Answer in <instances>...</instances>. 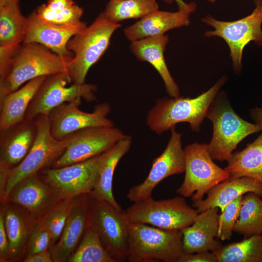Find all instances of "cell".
<instances>
[{"mask_svg": "<svg viewBox=\"0 0 262 262\" xmlns=\"http://www.w3.org/2000/svg\"><path fill=\"white\" fill-rule=\"evenodd\" d=\"M81 99L64 103L53 109L48 115L53 137L62 140L82 129L96 127H113V122L107 118L110 107L107 103L96 105L93 112L79 108Z\"/></svg>", "mask_w": 262, "mask_h": 262, "instance_id": "15", "label": "cell"}, {"mask_svg": "<svg viewBox=\"0 0 262 262\" xmlns=\"http://www.w3.org/2000/svg\"><path fill=\"white\" fill-rule=\"evenodd\" d=\"M183 253L181 230L129 222L126 260L129 262H178Z\"/></svg>", "mask_w": 262, "mask_h": 262, "instance_id": "3", "label": "cell"}, {"mask_svg": "<svg viewBox=\"0 0 262 262\" xmlns=\"http://www.w3.org/2000/svg\"><path fill=\"white\" fill-rule=\"evenodd\" d=\"M261 198L252 192L243 195L234 232L246 237L262 233V200Z\"/></svg>", "mask_w": 262, "mask_h": 262, "instance_id": "30", "label": "cell"}, {"mask_svg": "<svg viewBox=\"0 0 262 262\" xmlns=\"http://www.w3.org/2000/svg\"><path fill=\"white\" fill-rule=\"evenodd\" d=\"M0 210L9 243L10 261L22 262L38 219L24 208L9 202L2 203Z\"/></svg>", "mask_w": 262, "mask_h": 262, "instance_id": "18", "label": "cell"}, {"mask_svg": "<svg viewBox=\"0 0 262 262\" xmlns=\"http://www.w3.org/2000/svg\"><path fill=\"white\" fill-rule=\"evenodd\" d=\"M77 197L60 199L38 220L49 231L52 246L58 240Z\"/></svg>", "mask_w": 262, "mask_h": 262, "instance_id": "33", "label": "cell"}, {"mask_svg": "<svg viewBox=\"0 0 262 262\" xmlns=\"http://www.w3.org/2000/svg\"><path fill=\"white\" fill-rule=\"evenodd\" d=\"M67 73L47 76L31 102L25 119L33 120L38 115H48L54 108L66 102L84 99L87 101L96 99L97 87L91 84L71 83Z\"/></svg>", "mask_w": 262, "mask_h": 262, "instance_id": "11", "label": "cell"}, {"mask_svg": "<svg viewBox=\"0 0 262 262\" xmlns=\"http://www.w3.org/2000/svg\"><path fill=\"white\" fill-rule=\"evenodd\" d=\"M120 27L119 23L108 19L103 12L90 25L70 39L66 47L73 57L68 64L67 72L72 83H85L89 69L104 54L113 34Z\"/></svg>", "mask_w": 262, "mask_h": 262, "instance_id": "5", "label": "cell"}, {"mask_svg": "<svg viewBox=\"0 0 262 262\" xmlns=\"http://www.w3.org/2000/svg\"><path fill=\"white\" fill-rule=\"evenodd\" d=\"M213 124V135L208 145L213 160L228 161L238 144L247 136L262 131L256 123L248 122L238 115L224 93L218 92L206 115Z\"/></svg>", "mask_w": 262, "mask_h": 262, "instance_id": "4", "label": "cell"}, {"mask_svg": "<svg viewBox=\"0 0 262 262\" xmlns=\"http://www.w3.org/2000/svg\"><path fill=\"white\" fill-rule=\"evenodd\" d=\"M23 262H53L50 249L26 256Z\"/></svg>", "mask_w": 262, "mask_h": 262, "instance_id": "40", "label": "cell"}, {"mask_svg": "<svg viewBox=\"0 0 262 262\" xmlns=\"http://www.w3.org/2000/svg\"><path fill=\"white\" fill-rule=\"evenodd\" d=\"M226 81V76L222 77L209 90L194 98L179 96L157 99L147 114V125L161 134L178 123L187 122L193 131L199 132L211 103Z\"/></svg>", "mask_w": 262, "mask_h": 262, "instance_id": "2", "label": "cell"}, {"mask_svg": "<svg viewBox=\"0 0 262 262\" xmlns=\"http://www.w3.org/2000/svg\"><path fill=\"white\" fill-rule=\"evenodd\" d=\"M123 212L130 222L168 230H181L191 225L198 213L182 196L160 200L151 198L133 202Z\"/></svg>", "mask_w": 262, "mask_h": 262, "instance_id": "8", "label": "cell"}, {"mask_svg": "<svg viewBox=\"0 0 262 262\" xmlns=\"http://www.w3.org/2000/svg\"><path fill=\"white\" fill-rule=\"evenodd\" d=\"M131 143V137L127 135L105 152L98 181L90 193L95 198L108 201L119 210H122L121 207L115 199L113 193V177L118 162L129 151Z\"/></svg>", "mask_w": 262, "mask_h": 262, "instance_id": "26", "label": "cell"}, {"mask_svg": "<svg viewBox=\"0 0 262 262\" xmlns=\"http://www.w3.org/2000/svg\"><path fill=\"white\" fill-rule=\"evenodd\" d=\"M176 2L178 3L179 5L180 6L184 3L181 0H175Z\"/></svg>", "mask_w": 262, "mask_h": 262, "instance_id": "43", "label": "cell"}, {"mask_svg": "<svg viewBox=\"0 0 262 262\" xmlns=\"http://www.w3.org/2000/svg\"><path fill=\"white\" fill-rule=\"evenodd\" d=\"M217 208L208 209L198 213L193 223L182 229L183 253L213 252L221 244L217 241L219 214Z\"/></svg>", "mask_w": 262, "mask_h": 262, "instance_id": "20", "label": "cell"}, {"mask_svg": "<svg viewBox=\"0 0 262 262\" xmlns=\"http://www.w3.org/2000/svg\"><path fill=\"white\" fill-rule=\"evenodd\" d=\"M33 120L36 130L33 143L24 159L9 170L3 191L0 193L1 203L17 183L51 166L66 149L65 141L56 139L52 135L47 115H37Z\"/></svg>", "mask_w": 262, "mask_h": 262, "instance_id": "6", "label": "cell"}, {"mask_svg": "<svg viewBox=\"0 0 262 262\" xmlns=\"http://www.w3.org/2000/svg\"><path fill=\"white\" fill-rule=\"evenodd\" d=\"M72 58L63 57L36 43H22L17 48L5 74L0 77V99L25 82L41 76L67 73Z\"/></svg>", "mask_w": 262, "mask_h": 262, "instance_id": "1", "label": "cell"}, {"mask_svg": "<svg viewBox=\"0 0 262 262\" xmlns=\"http://www.w3.org/2000/svg\"><path fill=\"white\" fill-rule=\"evenodd\" d=\"M158 10L156 0H109L103 13L110 21L118 23L126 19H141Z\"/></svg>", "mask_w": 262, "mask_h": 262, "instance_id": "31", "label": "cell"}, {"mask_svg": "<svg viewBox=\"0 0 262 262\" xmlns=\"http://www.w3.org/2000/svg\"><path fill=\"white\" fill-rule=\"evenodd\" d=\"M250 116L254 121L262 128V107H254L249 110Z\"/></svg>", "mask_w": 262, "mask_h": 262, "instance_id": "41", "label": "cell"}, {"mask_svg": "<svg viewBox=\"0 0 262 262\" xmlns=\"http://www.w3.org/2000/svg\"><path fill=\"white\" fill-rule=\"evenodd\" d=\"M178 262H217L215 256L211 251L194 253H183Z\"/></svg>", "mask_w": 262, "mask_h": 262, "instance_id": "38", "label": "cell"}, {"mask_svg": "<svg viewBox=\"0 0 262 262\" xmlns=\"http://www.w3.org/2000/svg\"><path fill=\"white\" fill-rule=\"evenodd\" d=\"M252 192L262 197V182L248 177L226 180L209 190L207 197L193 201L198 213L217 208L222 212L228 204L240 196Z\"/></svg>", "mask_w": 262, "mask_h": 262, "instance_id": "22", "label": "cell"}, {"mask_svg": "<svg viewBox=\"0 0 262 262\" xmlns=\"http://www.w3.org/2000/svg\"><path fill=\"white\" fill-rule=\"evenodd\" d=\"M51 237L49 231L38 221L29 239L26 256L50 249Z\"/></svg>", "mask_w": 262, "mask_h": 262, "instance_id": "36", "label": "cell"}, {"mask_svg": "<svg viewBox=\"0 0 262 262\" xmlns=\"http://www.w3.org/2000/svg\"><path fill=\"white\" fill-rule=\"evenodd\" d=\"M85 195L77 197L58 240L50 248L53 262H67L87 227Z\"/></svg>", "mask_w": 262, "mask_h": 262, "instance_id": "24", "label": "cell"}, {"mask_svg": "<svg viewBox=\"0 0 262 262\" xmlns=\"http://www.w3.org/2000/svg\"><path fill=\"white\" fill-rule=\"evenodd\" d=\"M35 133L33 120L26 119L1 131L0 166L10 169L18 164L30 150Z\"/></svg>", "mask_w": 262, "mask_h": 262, "instance_id": "21", "label": "cell"}, {"mask_svg": "<svg viewBox=\"0 0 262 262\" xmlns=\"http://www.w3.org/2000/svg\"><path fill=\"white\" fill-rule=\"evenodd\" d=\"M60 199L54 190L37 173L17 183L3 203L9 202L20 206L38 220Z\"/></svg>", "mask_w": 262, "mask_h": 262, "instance_id": "17", "label": "cell"}, {"mask_svg": "<svg viewBox=\"0 0 262 262\" xmlns=\"http://www.w3.org/2000/svg\"><path fill=\"white\" fill-rule=\"evenodd\" d=\"M27 17L18 2L0 6V46H18L24 40Z\"/></svg>", "mask_w": 262, "mask_h": 262, "instance_id": "29", "label": "cell"}, {"mask_svg": "<svg viewBox=\"0 0 262 262\" xmlns=\"http://www.w3.org/2000/svg\"><path fill=\"white\" fill-rule=\"evenodd\" d=\"M19 45L0 46V77L6 72L10 60Z\"/></svg>", "mask_w": 262, "mask_h": 262, "instance_id": "39", "label": "cell"}, {"mask_svg": "<svg viewBox=\"0 0 262 262\" xmlns=\"http://www.w3.org/2000/svg\"><path fill=\"white\" fill-rule=\"evenodd\" d=\"M243 196L228 204L219 215L217 238L221 241L229 240L231 238L239 216Z\"/></svg>", "mask_w": 262, "mask_h": 262, "instance_id": "35", "label": "cell"}, {"mask_svg": "<svg viewBox=\"0 0 262 262\" xmlns=\"http://www.w3.org/2000/svg\"><path fill=\"white\" fill-rule=\"evenodd\" d=\"M0 262H10L9 243L4 226L3 213L1 210L0 211Z\"/></svg>", "mask_w": 262, "mask_h": 262, "instance_id": "37", "label": "cell"}, {"mask_svg": "<svg viewBox=\"0 0 262 262\" xmlns=\"http://www.w3.org/2000/svg\"><path fill=\"white\" fill-rule=\"evenodd\" d=\"M105 152L69 165L46 168L39 175L61 198L91 193L98 181Z\"/></svg>", "mask_w": 262, "mask_h": 262, "instance_id": "12", "label": "cell"}, {"mask_svg": "<svg viewBox=\"0 0 262 262\" xmlns=\"http://www.w3.org/2000/svg\"><path fill=\"white\" fill-rule=\"evenodd\" d=\"M81 21L71 25H59L41 18L34 10L28 17L26 34L23 42L41 44L63 57L72 58L73 53L67 49L68 41L86 27Z\"/></svg>", "mask_w": 262, "mask_h": 262, "instance_id": "16", "label": "cell"}, {"mask_svg": "<svg viewBox=\"0 0 262 262\" xmlns=\"http://www.w3.org/2000/svg\"><path fill=\"white\" fill-rule=\"evenodd\" d=\"M127 136L115 126L91 127L78 131L63 139L66 149L51 167H63L97 156Z\"/></svg>", "mask_w": 262, "mask_h": 262, "instance_id": "13", "label": "cell"}, {"mask_svg": "<svg viewBox=\"0 0 262 262\" xmlns=\"http://www.w3.org/2000/svg\"><path fill=\"white\" fill-rule=\"evenodd\" d=\"M37 15L43 20L59 25H75L81 22L83 9L74 3L58 9L48 8L45 4L38 6L35 10Z\"/></svg>", "mask_w": 262, "mask_h": 262, "instance_id": "34", "label": "cell"}, {"mask_svg": "<svg viewBox=\"0 0 262 262\" xmlns=\"http://www.w3.org/2000/svg\"><path fill=\"white\" fill-rule=\"evenodd\" d=\"M195 8L196 4L192 2L189 7L180 8L179 11L175 12L158 10L125 28L123 33L131 42L164 35L169 30L189 25L190 23L189 15Z\"/></svg>", "mask_w": 262, "mask_h": 262, "instance_id": "19", "label": "cell"}, {"mask_svg": "<svg viewBox=\"0 0 262 262\" xmlns=\"http://www.w3.org/2000/svg\"><path fill=\"white\" fill-rule=\"evenodd\" d=\"M224 168L229 179L248 177L262 182V133L241 151L233 153Z\"/></svg>", "mask_w": 262, "mask_h": 262, "instance_id": "27", "label": "cell"}, {"mask_svg": "<svg viewBox=\"0 0 262 262\" xmlns=\"http://www.w3.org/2000/svg\"><path fill=\"white\" fill-rule=\"evenodd\" d=\"M47 76L32 79L0 99V131H5L25 119L29 105Z\"/></svg>", "mask_w": 262, "mask_h": 262, "instance_id": "25", "label": "cell"}, {"mask_svg": "<svg viewBox=\"0 0 262 262\" xmlns=\"http://www.w3.org/2000/svg\"><path fill=\"white\" fill-rule=\"evenodd\" d=\"M87 226L98 235L104 247L116 262L126 261L129 221L123 211L90 193L85 195Z\"/></svg>", "mask_w": 262, "mask_h": 262, "instance_id": "7", "label": "cell"}, {"mask_svg": "<svg viewBox=\"0 0 262 262\" xmlns=\"http://www.w3.org/2000/svg\"><path fill=\"white\" fill-rule=\"evenodd\" d=\"M255 7L248 16L231 21H221L210 16L202 21L214 30L205 33L206 37L223 38L230 50L232 67L236 73L241 71L244 49L251 41L262 46V0H255Z\"/></svg>", "mask_w": 262, "mask_h": 262, "instance_id": "10", "label": "cell"}, {"mask_svg": "<svg viewBox=\"0 0 262 262\" xmlns=\"http://www.w3.org/2000/svg\"><path fill=\"white\" fill-rule=\"evenodd\" d=\"M205 0L211 2V3H214L217 0Z\"/></svg>", "mask_w": 262, "mask_h": 262, "instance_id": "44", "label": "cell"}, {"mask_svg": "<svg viewBox=\"0 0 262 262\" xmlns=\"http://www.w3.org/2000/svg\"><path fill=\"white\" fill-rule=\"evenodd\" d=\"M184 153V178L176 191L181 196H192L193 201L201 200L212 188L229 178V173L213 161L208 144H189Z\"/></svg>", "mask_w": 262, "mask_h": 262, "instance_id": "9", "label": "cell"}, {"mask_svg": "<svg viewBox=\"0 0 262 262\" xmlns=\"http://www.w3.org/2000/svg\"><path fill=\"white\" fill-rule=\"evenodd\" d=\"M19 0H0V6L18 2Z\"/></svg>", "mask_w": 262, "mask_h": 262, "instance_id": "42", "label": "cell"}, {"mask_svg": "<svg viewBox=\"0 0 262 262\" xmlns=\"http://www.w3.org/2000/svg\"><path fill=\"white\" fill-rule=\"evenodd\" d=\"M68 262H116L104 247L97 233L87 226L80 244Z\"/></svg>", "mask_w": 262, "mask_h": 262, "instance_id": "32", "label": "cell"}, {"mask_svg": "<svg viewBox=\"0 0 262 262\" xmlns=\"http://www.w3.org/2000/svg\"><path fill=\"white\" fill-rule=\"evenodd\" d=\"M217 262H262V234H255L236 243L221 245L213 252Z\"/></svg>", "mask_w": 262, "mask_h": 262, "instance_id": "28", "label": "cell"}, {"mask_svg": "<svg viewBox=\"0 0 262 262\" xmlns=\"http://www.w3.org/2000/svg\"><path fill=\"white\" fill-rule=\"evenodd\" d=\"M169 38L166 35L144 38L131 42L130 49L140 61L150 63L162 78L166 91L171 97L180 96L179 88L172 77L164 57Z\"/></svg>", "mask_w": 262, "mask_h": 262, "instance_id": "23", "label": "cell"}, {"mask_svg": "<svg viewBox=\"0 0 262 262\" xmlns=\"http://www.w3.org/2000/svg\"><path fill=\"white\" fill-rule=\"evenodd\" d=\"M171 135L164 151L152 162L149 172L141 183L131 187L127 197L136 202L150 199L155 187L163 180L171 175L184 172V149L182 147L181 136L175 127L171 129Z\"/></svg>", "mask_w": 262, "mask_h": 262, "instance_id": "14", "label": "cell"}]
</instances>
